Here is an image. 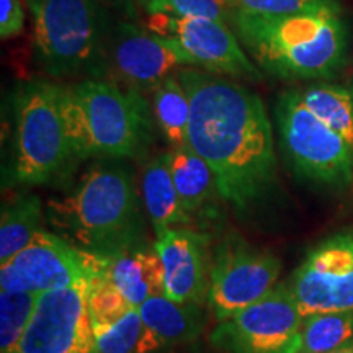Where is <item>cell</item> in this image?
Returning <instances> with one entry per match:
<instances>
[{
	"mask_svg": "<svg viewBox=\"0 0 353 353\" xmlns=\"http://www.w3.org/2000/svg\"><path fill=\"white\" fill-rule=\"evenodd\" d=\"M190 99L188 145L213 170L219 196L249 208L275 179L273 132L263 101L219 74L176 72Z\"/></svg>",
	"mask_w": 353,
	"mask_h": 353,
	"instance_id": "cell-1",
	"label": "cell"
},
{
	"mask_svg": "<svg viewBox=\"0 0 353 353\" xmlns=\"http://www.w3.org/2000/svg\"><path fill=\"white\" fill-rule=\"evenodd\" d=\"M231 21L255 63L280 79H327L345 63L347 30L341 10L290 15L232 10Z\"/></svg>",
	"mask_w": 353,
	"mask_h": 353,
	"instance_id": "cell-2",
	"label": "cell"
},
{
	"mask_svg": "<svg viewBox=\"0 0 353 353\" xmlns=\"http://www.w3.org/2000/svg\"><path fill=\"white\" fill-rule=\"evenodd\" d=\"M46 216L56 234L83 252L108 257L139 244V200L121 167L88 170L72 192L48 201Z\"/></svg>",
	"mask_w": 353,
	"mask_h": 353,
	"instance_id": "cell-3",
	"label": "cell"
},
{
	"mask_svg": "<svg viewBox=\"0 0 353 353\" xmlns=\"http://www.w3.org/2000/svg\"><path fill=\"white\" fill-rule=\"evenodd\" d=\"M59 105L72 157H132L148 144L151 118L141 92L88 79L59 87Z\"/></svg>",
	"mask_w": 353,
	"mask_h": 353,
	"instance_id": "cell-4",
	"label": "cell"
},
{
	"mask_svg": "<svg viewBox=\"0 0 353 353\" xmlns=\"http://www.w3.org/2000/svg\"><path fill=\"white\" fill-rule=\"evenodd\" d=\"M33 15L34 46L52 76H72L99 63L105 21L97 0H26Z\"/></svg>",
	"mask_w": 353,
	"mask_h": 353,
	"instance_id": "cell-5",
	"label": "cell"
},
{
	"mask_svg": "<svg viewBox=\"0 0 353 353\" xmlns=\"http://www.w3.org/2000/svg\"><path fill=\"white\" fill-rule=\"evenodd\" d=\"M72 157L59 105V85L34 81L17 97L13 176L26 185L46 183Z\"/></svg>",
	"mask_w": 353,
	"mask_h": 353,
	"instance_id": "cell-6",
	"label": "cell"
},
{
	"mask_svg": "<svg viewBox=\"0 0 353 353\" xmlns=\"http://www.w3.org/2000/svg\"><path fill=\"white\" fill-rule=\"evenodd\" d=\"M276 120L285 151L298 172L325 185L352 182L353 149L309 110L299 90H290L280 97Z\"/></svg>",
	"mask_w": 353,
	"mask_h": 353,
	"instance_id": "cell-7",
	"label": "cell"
},
{
	"mask_svg": "<svg viewBox=\"0 0 353 353\" xmlns=\"http://www.w3.org/2000/svg\"><path fill=\"white\" fill-rule=\"evenodd\" d=\"M303 322L296 299L283 283L252 306L218 322L210 341L224 353H298Z\"/></svg>",
	"mask_w": 353,
	"mask_h": 353,
	"instance_id": "cell-8",
	"label": "cell"
},
{
	"mask_svg": "<svg viewBox=\"0 0 353 353\" xmlns=\"http://www.w3.org/2000/svg\"><path fill=\"white\" fill-rule=\"evenodd\" d=\"M281 263L275 255L245 244L226 239L218 247L210 268L208 303L218 322L252 306L276 286Z\"/></svg>",
	"mask_w": 353,
	"mask_h": 353,
	"instance_id": "cell-9",
	"label": "cell"
},
{
	"mask_svg": "<svg viewBox=\"0 0 353 353\" xmlns=\"http://www.w3.org/2000/svg\"><path fill=\"white\" fill-rule=\"evenodd\" d=\"M15 353H99L88 311V278L39 294Z\"/></svg>",
	"mask_w": 353,
	"mask_h": 353,
	"instance_id": "cell-10",
	"label": "cell"
},
{
	"mask_svg": "<svg viewBox=\"0 0 353 353\" xmlns=\"http://www.w3.org/2000/svg\"><path fill=\"white\" fill-rule=\"evenodd\" d=\"M95 265V254L77 249L59 234L39 229L23 250L0 263V286L41 294L85 280Z\"/></svg>",
	"mask_w": 353,
	"mask_h": 353,
	"instance_id": "cell-11",
	"label": "cell"
},
{
	"mask_svg": "<svg viewBox=\"0 0 353 353\" xmlns=\"http://www.w3.org/2000/svg\"><path fill=\"white\" fill-rule=\"evenodd\" d=\"M286 285L303 316L353 311V234H335L309 250Z\"/></svg>",
	"mask_w": 353,
	"mask_h": 353,
	"instance_id": "cell-12",
	"label": "cell"
},
{
	"mask_svg": "<svg viewBox=\"0 0 353 353\" xmlns=\"http://www.w3.org/2000/svg\"><path fill=\"white\" fill-rule=\"evenodd\" d=\"M149 26L161 37L175 39L193 57L196 65L219 76L257 79L259 70L241 46L239 38L228 28V23L211 19L154 13Z\"/></svg>",
	"mask_w": 353,
	"mask_h": 353,
	"instance_id": "cell-13",
	"label": "cell"
},
{
	"mask_svg": "<svg viewBox=\"0 0 353 353\" xmlns=\"http://www.w3.org/2000/svg\"><path fill=\"white\" fill-rule=\"evenodd\" d=\"M180 65L196 64L175 39L130 23L118 26L112 41V69L128 88L154 92Z\"/></svg>",
	"mask_w": 353,
	"mask_h": 353,
	"instance_id": "cell-14",
	"label": "cell"
},
{
	"mask_svg": "<svg viewBox=\"0 0 353 353\" xmlns=\"http://www.w3.org/2000/svg\"><path fill=\"white\" fill-rule=\"evenodd\" d=\"M205 242V236L187 228H170L157 234L154 245L164 265L167 296L198 304L208 298Z\"/></svg>",
	"mask_w": 353,
	"mask_h": 353,
	"instance_id": "cell-15",
	"label": "cell"
},
{
	"mask_svg": "<svg viewBox=\"0 0 353 353\" xmlns=\"http://www.w3.org/2000/svg\"><path fill=\"white\" fill-rule=\"evenodd\" d=\"M101 270L134 307H139L151 296L165 294L164 265L156 245L136 244L101 257Z\"/></svg>",
	"mask_w": 353,
	"mask_h": 353,
	"instance_id": "cell-16",
	"label": "cell"
},
{
	"mask_svg": "<svg viewBox=\"0 0 353 353\" xmlns=\"http://www.w3.org/2000/svg\"><path fill=\"white\" fill-rule=\"evenodd\" d=\"M138 311L145 325L164 342V345L195 341L205 325L201 304L175 301L167 294L145 299Z\"/></svg>",
	"mask_w": 353,
	"mask_h": 353,
	"instance_id": "cell-17",
	"label": "cell"
},
{
	"mask_svg": "<svg viewBox=\"0 0 353 353\" xmlns=\"http://www.w3.org/2000/svg\"><path fill=\"white\" fill-rule=\"evenodd\" d=\"M143 200L156 234L188 224L192 216L185 211L170 174L169 154H162L145 165Z\"/></svg>",
	"mask_w": 353,
	"mask_h": 353,
	"instance_id": "cell-18",
	"label": "cell"
},
{
	"mask_svg": "<svg viewBox=\"0 0 353 353\" xmlns=\"http://www.w3.org/2000/svg\"><path fill=\"white\" fill-rule=\"evenodd\" d=\"M167 154L172 179L185 211L190 216L198 213L218 192L213 170L188 144L172 148Z\"/></svg>",
	"mask_w": 353,
	"mask_h": 353,
	"instance_id": "cell-19",
	"label": "cell"
},
{
	"mask_svg": "<svg viewBox=\"0 0 353 353\" xmlns=\"http://www.w3.org/2000/svg\"><path fill=\"white\" fill-rule=\"evenodd\" d=\"M43 206L38 196H20L2 210L0 219V263L23 250L41 228Z\"/></svg>",
	"mask_w": 353,
	"mask_h": 353,
	"instance_id": "cell-20",
	"label": "cell"
},
{
	"mask_svg": "<svg viewBox=\"0 0 353 353\" xmlns=\"http://www.w3.org/2000/svg\"><path fill=\"white\" fill-rule=\"evenodd\" d=\"M154 114L162 134L172 148L188 144L190 99L176 74H172L154 90Z\"/></svg>",
	"mask_w": 353,
	"mask_h": 353,
	"instance_id": "cell-21",
	"label": "cell"
},
{
	"mask_svg": "<svg viewBox=\"0 0 353 353\" xmlns=\"http://www.w3.org/2000/svg\"><path fill=\"white\" fill-rule=\"evenodd\" d=\"M304 103L353 149V94L335 83H316L299 90Z\"/></svg>",
	"mask_w": 353,
	"mask_h": 353,
	"instance_id": "cell-22",
	"label": "cell"
},
{
	"mask_svg": "<svg viewBox=\"0 0 353 353\" xmlns=\"http://www.w3.org/2000/svg\"><path fill=\"white\" fill-rule=\"evenodd\" d=\"M99 353H156L164 342L145 325L138 307L103 332L95 334Z\"/></svg>",
	"mask_w": 353,
	"mask_h": 353,
	"instance_id": "cell-23",
	"label": "cell"
},
{
	"mask_svg": "<svg viewBox=\"0 0 353 353\" xmlns=\"http://www.w3.org/2000/svg\"><path fill=\"white\" fill-rule=\"evenodd\" d=\"M353 341V311L304 316L298 353H325Z\"/></svg>",
	"mask_w": 353,
	"mask_h": 353,
	"instance_id": "cell-24",
	"label": "cell"
},
{
	"mask_svg": "<svg viewBox=\"0 0 353 353\" xmlns=\"http://www.w3.org/2000/svg\"><path fill=\"white\" fill-rule=\"evenodd\" d=\"M132 309L134 306H131L121 291L101 270V257L99 255L95 270L88 276V311L94 332L99 334L113 327Z\"/></svg>",
	"mask_w": 353,
	"mask_h": 353,
	"instance_id": "cell-25",
	"label": "cell"
},
{
	"mask_svg": "<svg viewBox=\"0 0 353 353\" xmlns=\"http://www.w3.org/2000/svg\"><path fill=\"white\" fill-rule=\"evenodd\" d=\"M38 293L0 291V353H15L38 303Z\"/></svg>",
	"mask_w": 353,
	"mask_h": 353,
	"instance_id": "cell-26",
	"label": "cell"
},
{
	"mask_svg": "<svg viewBox=\"0 0 353 353\" xmlns=\"http://www.w3.org/2000/svg\"><path fill=\"white\" fill-rule=\"evenodd\" d=\"M151 15L185 17V19H211L228 23L231 20V7L226 0H151L148 7Z\"/></svg>",
	"mask_w": 353,
	"mask_h": 353,
	"instance_id": "cell-27",
	"label": "cell"
},
{
	"mask_svg": "<svg viewBox=\"0 0 353 353\" xmlns=\"http://www.w3.org/2000/svg\"><path fill=\"white\" fill-rule=\"evenodd\" d=\"M231 10L255 15H290V13L341 10L339 0H226Z\"/></svg>",
	"mask_w": 353,
	"mask_h": 353,
	"instance_id": "cell-28",
	"label": "cell"
},
{
	"mask_svg": "<svg viewBox=\"0 0 353 353\" xmlns=\"http://www.w3.org/2000/svg\"><path fill=\"white\" fill-rule=\"evenodd\" d=\"M25 12L20 0H0V37L12 38L23 30Z\"/></svg>",
	"mask_w": 353,
	"mask_h": 353,
	"instance_id": "cell-29",
	"label": "cell"
},
{
	"mask_svg": "<svg viewBox=\"0 0 353 353\" xmlns=\"http://www.w3.org/2000/svg\"><path fill=\"white\" fill-rule=\"evenodd\" d=\"M325 353H353V341L345 343V345H342V347H339V348H334V350L325 352Z\"/></svg>",
	"mask_w": 353,
	"mask_h": 353,
	"instance_id": "cell-30",
	"label": "cell"
},
{
	"mask_svg": "<svg viewBox=\"0 0 353 353\" xmlns=\"http://www.w3.org/2000/svg\"><path fill=\"white\" fill-rule=\"evenodd\" d=\"M138 2H139V3H143V6L148 7L149 3H151V0H138Z\"/></svg>",
	"mask_w": 353,
	"mask_h": 353,
	"instance_id": "cell-31",
	"label": "cell"
}]
</instances>
